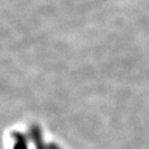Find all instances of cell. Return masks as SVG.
Here are the masks:
<instances>
[{"mask_svg": "<svg viewBox=\"0 0 149 149\" xmlns=\"http://www.w3.org/2000/svg\"><path fill=\"white\" fill-rule=\"evenodd\" d=\"M30 134H31V138L33 140V143L36 145V148L37 149H49L44 143H43L42 139V135H41V132L38 126H32L31 129H30Z\"/></svg>", "mask_w": 149, "mask_h": 149, "instance_id": "cell-1", "label": "cell"}, {"mask_svg": "<svg viewBox=\"0 0 149 149\" xmlns=\"http://www.w3.org/2000/svg\"><path fill=\"white\" fill-rule=\"evenodd\" d=\"M12 138L15 140L13 149H28V141L26 136L21 133H13Z\"/></svg>", "mask_w": 149, "mask_h": 149, "instance_id": "cell-2", "label": "cell"}, {"mask_svg": "<svg viewBox=\"0 0 149 149\" xmlns=\"http://www.w3.org/2000/svg\"><path fill=\"white\" fill-rule=\"evenodd\" d=\"M48 148L49 149H61L59 146H58V145H55V144H50L48 146Z\"/></svg>", "mask_w": 149, "mask_h": 149, "instance_id": "cell-3", "label": "cell"}]
</instances>
